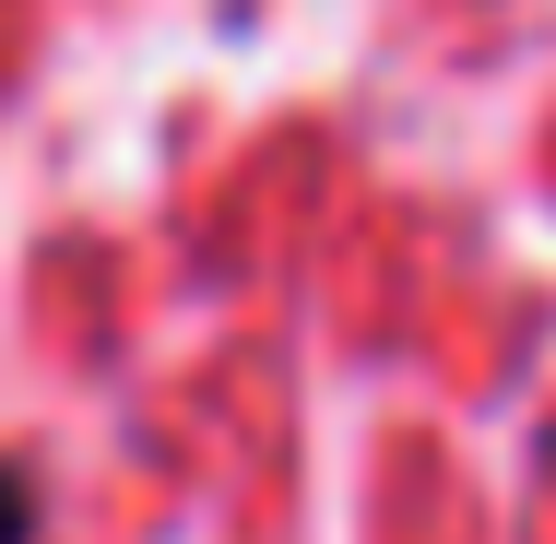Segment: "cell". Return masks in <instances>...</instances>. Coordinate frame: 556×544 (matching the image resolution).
Here are the masks:
<instances>
[{"label":"cell","instance_id":"cell-1","mask_svg":"<svg viewBox=\"0 0 556 544\" xmlns=\"http://www.w3.org/2000/svg\"><path fill=\"white\" fill-rule=\"evenodd\" d=\"M24 533H36V485L0 461V544H24Z\"/></svg>","mask_w":556,"mask_h":544}]
</instances>
